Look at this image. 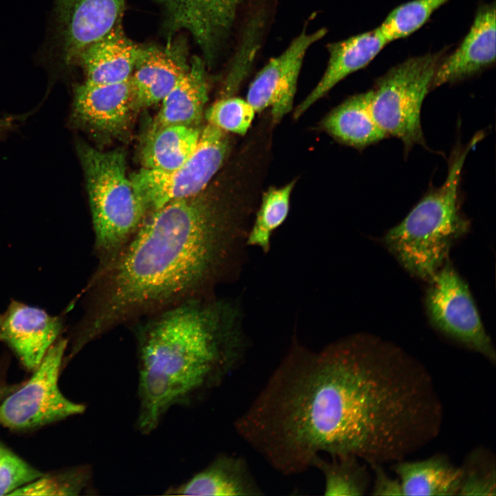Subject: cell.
<instances>
[{
    "label": "cell",
    "instance_id": "1",
    "mask_svg": "<svg viewBox=\"0 0 496 496\" xmlns=\"http://www.w3.org/2000/svg\"><path fill=\"white\" fill-rule=\"evenodd\" d=\"M233 239L223 209L200 194L149 211L131 239L100 264L85 339L206 295Z\"/></svg>",
    "mask_w": 496,
    "mask_h": 496
},
{
    "label": "cell",
    "instance_id": "2",
    "mask_svg": "<svg viewBox=\"0 0 496 496\" xmlns=\"http://www.w3.org/2000/svg\"><path fill=\"white\" fill-rule=\"evenodd\" d=\"M231 309L195 296L148 316L136 329L141 433H152L172 408L193 404L236 369L244 347Z\"/></svg>",
    "mask_w": 496,
    "mask_h": 496
},
{
    "label": "cell",
    "instance_id": "3",
    "mask_svg": "<svg viewBox=\"0 0 496 496\" xmlns=\"http://www.w3.org/2000/svg\"><path fill=\"white\" fill-rule=\"evenodd\" d=\"M477 141L473 137L465 145H456L444 183L429 190L383 238L400 265L426 281L446 262L453 242L468 230L469 221L460 209L459 186L466 158Z\"/></svg>",
    "mask_w": 496,
    "mask_h": 496
},
{
    "label": "cell",
    "instance_id": "4",
    "mask_svg": "<svg viewBox=\"0 0 496 496\" xmlns=\"http://www.w3.org/2000/svg\"><path fill=\"white\" fill-rule=\"evenodd\" d=\"M79 154L86 179L95 249L102 263L131 239L148 212L127 175L121 150L103 152L81 144Z\"/></svg>",
    "mask_w": 496,
    "mask_h": 496
},
{
    "label": "cell",
    "instance_id": "5",
    "mask_svg": "<svg viewBox=\"0 0 496 496\" xmlns=\"http://www.w3.org/2000/svg\"><path fill=\"white\" fill-rule=\"evenodd\" d=\"M440 61L435 54L410 58L380 77L371 89L375 121L388 137L400 139L407 152L416 145H426L421 109Z\"/></svg>",
    "mask_w": 496,
    "mask_h": 496
},
{
    "label": "cell",
    "instance_id": "6",
    "mask_svg": "<svg viewBox=\"0 0 496 496\" xmlns=\"http://www.w3.org/2000/svg\"><path fill=\"white\" fill-rule=\"evenodd\" d=\"M229 146L227 132L207 123L201 129L196 150L178 168L170 172L142 168L132 175L147 212L172 200L200 194L222 166Z\"/></svg>",
    "mask_w": 496,
    "mask_h": 496
},
{
    "label": "cell",
    "instance_id": "7",
    "mask_svg": "<svg viewBox=\"0 0 496 496\" xmlns=\"http://www.w3.org/2000/svg\"><path fill=\"white\" fill-rule=\"evenodd\" d=\"M67 340H59L50 347L31 378L0 403V425L26 430L81 414L83 404L67 399L58 386Z\"/></svg>",
    "mask_w": 496,
    "mask_h": 496
},
{
    "label": "cell",
    "instance_id": "8",
    "mask_svg": "<svg viewBox=\"0 0 496 496\" xmlns=\"http://www.w3.org/2000/svg\"><path fill=\"white\" fill-rule=\"evenodd\" d=\"M164 15L167 40L187 32L199 46L207 65L215 63L227 47L243 14L260 0H152Z\"/></svg>",
    "mask_w": 496,
    "mask_h": 496
},
{
    "label": "cell",
    "instance_id": "9",
    "mask_svg": "<svg viewBox=\"0 0 496 496\" xmlns=\"http://www.w3.org/2000/svg\"><path fill=\"white\" fill-rule=\"evenodd\" d=\"M428 282L425 305L433 325L495 364L494 346L468 285L448 260Z\"/></svg>",
    "mask_w": 496,
    "mask_h": 496
},
{
    "label": "cell",
    "instance_id": "10",
    "mask_svg": "<svg viewBox=\"0 0 496 496\" xmlns=\"http://www.w3.org/2000/svg\"><path fill=\"white\" fill-rule=\"evenodd\" d=\"M306 30L304 28L280 55L271 59L249 85L246 100L256 113L270 108L274 123L291 111L305 54L327 34L324 28L311 33Z\"/></svg>",
    "mask_w": 496,
    "mask_h": 496
},
{
    "label": "cell",
    "instance_id": "11",
    "mask_svg": "<svg viewBox=\"0 0 496 496\" xmlns=\"http://www.w3.org/2000/svg\"><path fill=\"white\" fill-rule=\"evenodd\" d=\"M127 0H58L63 57L77 60L83 50L121 23Z\"/></svg>",
    "mask_w": 496,
    "mask_h": 496
},
{
    "label": "cell",
    "instance_id": "12",
    "mask_svg": "<svg viewBox=\"0 0 496 496\" xmlns=\"http://www.w3.org/2000/svg\"><path fill=\"white\" fill-rule=\"evenodd\" d=\"M61 329L58 318L19 302H12L0 314V340L5 342L30 370L39 365Z\"/></svg>",
    "mask_w": 496,
    "mask_h": 496
},
{
    "label": "cell",
    "instance_id": "13",
    "mask_svg": "<svg viewBox=\"0 0 496 496\" xmlns=\"http://www.w3.org/2000/svg\"><path fill=\"white\" fill-rule=\"evenodd\" d=\"M186 45L172 39L165 46H143L130 77L134 106L158 104L189 65Z\"/></svg>",
    "mask_w": 496,
    "mask_h": 496
},
{
    "label": "cell",
    "instance_id": "14",
    "mask_svg": "<svg viewBox=\"0 0 496 496\" xmlns=\"http://www.w3.org/2000/svg\"><path fill=\"white\" fill-rule=\"evenodd\" d=\"M495 6L486 4L477 11L473 23L459 47L440 61L431 89L470 77L495 61Z\"/></svg>",
    "mask_w": 496,
    "mask_h": 496
},
{
    "label": "cell",
    "instance_id": "15",
    "mask_svg": "<svg viewBox=\"0 0 496 496\" xmlns=\"http://www.w3.org/2000/svg\"><path fill=\"white\" fill-rule=\"evenodd\" d=\"M388 43L378 27L328 43L327 68L316 86L296 107L293 117L298 119L339 82L366 67Z\"/></svg>",
    "mask_w": 496,
    "mask_h": 496
},
{
    "label": "cell",
    "instance_id": "16",
    "mask_svg": "<svg viewBox=\"0 0 496 496\" xmlns=\"http://www.w3.org/2000/svg\"><path fill=\"white\" fill-rule=\"evenodd\" d=\"M133 107L130 78L109 84L85 81L75 90V116L83 123L99 131L116 133L123 130Z\"/></svg>",
    "mask_w": 496,
    "mask_h": 496
},
{
    "label": "cell",
    "instance_id": "17",
    "mask_svg": "<svg viewBox=\"0 0 496 496\" xmlns=\"http://www.w3.org/2000/svg\"><path fill=\"white\" fill-rule=\"evenodd\" d=\"M172 495L254 496L264 495L242 457L217 455L206 467L185 482L165 492Z\"/></svg>",
    "mask_w": 496,
    "mask_h": 496
},
{
    "label": "cell",
    "instance_id": "18",
    "mask_svg": "<svg viewBox=\"0 0 496 496\" xmlns=\"http://www.w3.org/2000/svg\"><path fill=\"white\" fill-rule=\"evenodd\" d=\"M143 47L126 36L121 23L117 24L79 55L78 61L83 67L85 81L109 84L128 80Z\"/></svg>",
    "mask_w": 496,
    "mask_h": 496
},
{
    "label": "cell",
    "instance_id": "19",
    "mask_svg": "<svg viewBox=\"0 0 496 496\" xmlns=\"http://www.w3.org/2000/svg\"><path fill=\"white\" fill-rule=\"evenodd\" d=\"M206 63L194 57L186 71L163 98L151 130L167 125L198 127L208 99Z\"/></svg>",
    "mask_w": 496,
    "mask_h": 496
},
{
    "label": "cell",
    "instance_id": "20",
    "mask_svg": "<svg viewBox=\"0 0 496 496\" xmlns=\"http://www.w3.org/2000/svg\"><path fill=\"white\" fill-rule=\"evenodd\" d=\"M402 495H457L462 468L444 454H436L417 461L402 459L394 462Z\"/></svg>",
    "mask_w": 496,
    "mask_h": 496
},
{
    "label": "cell",
    "instance_id": "21",
    "mask_svg": "<svg viewBox=\"0 0 496 496\" xmlns=\"http://www.w3.org/2000/svg\"><path fill=\"white\" fill-rule=\"evenodd\" d=\"M371 101V90L351 96L325 116L324 128L340 142L358 149L387 138L373 116Z\"/></svg>",
    "mask_w": 496,
    "mask_h": 496
},
{
    "label": "cell",
    "instance_id": "22",
    "mask_svg": "<svg viewBox=\"0 0 496 496\" xmlns=\"http://www.w3.org/2000/svg\"><path fill=\"white\" fill-rule=\"evenodd\" d=\"M201 129L180 125L151 130L141 156L147 169L170 172L181 166L194 152Z\"/></svg>",
    "mask_w": 496,
    "mask_h": 496
},
{
    "label": "cell",
    "instance_id": "23",
    "mask_svg": "<svg viewBox=\"0 0 496 496\" xmlns=\"http://www.w3.org/2000/svg\"><path fill=\"white\" fill-rule=\"evenodd\" d=\"M354 456L331 457L326 459L318 456L312 467L318 468L324 476V495L330 496H362L371 484V477L365 464Z\"/></svg>",
    "mask_w": 496,
    "mask_h": 496
},
{
    "label": "cell",
    "instance_id": "24",
    "mask_svg": "<svg viewBox=\"0 0 496 496\" xmlns=\"http://www.w3.org/2000/svg\"><path fill=\"white\" fill-rule=\"evenodd\" d=\"M294 182L279 188H270L262 196L260 209L250 230L247 243L267 252L272 233L286 220Z\"/></svg>",
    "mask_w": 496,
    "mask_h": 496
},
{
    "label": "cell",
    "instance_id": "25",
    "mask_svg": "<svg viewBox=\"0 0 496 496\" xmlns=\"http://www.w3.org/2000/svg\"><path fill=\"white\" fill-rule=\"evenodd\" d=\"M449 0H412L393 9L378 27L389 43L420 28L432 14Z\"/></svg>",
    "mask_w": 496,
    "mask_h": 496
},
{
    "label": "cell",
    "instance_id": "26",
    "mask_svg": "<svg viewBox=\"0 0 496 496\" xmlns=\"http://www.w3.org/2000/svg\"><path fill=\"white\" fill-rule=\"evenodd\" d=\"M88 467H79L56 475L43 474L13 491L11 495H78L90 484Z\"/></svg>",
    "mask_w": 496,
    "mask_h": 496
},
{
    "label": "cell",
    "instance_id": "27",
    "mask_svg": "<svg viewBox=\"0 0 496 496\" xmlns=\"http://www.w3.org/2000/svg\"><path fill=\"white\" fill-rule=\"evenodd\" d=\"M462 468L458 495H496L494 458L484 449H477L467 457Z\"/></svg>",
    "mask_w": 496,
    "mask_h": 496
},
{
    "label": "cell",
    "instance_id": "28",
    "mask_svg": "<svg viewBox=\"0 0 496 496\" xmlns=\"http://www.w3.org/2000/svg\"><path fill=\"white\" fill-rule=\"evenodd\" d=\"M256 112L247 100L234 96L222 97L205 112L208 123L225 132L245 135Z\"/></svg>",
    "mask_w": 496,
    "mask_h": 496
},
{
    "label": "cell",
    "instance_id": "29",
    "mask_svg": "<svg viewBox=\"0 0 496 496\" xmlns=\"http://www.w3.org/2000/svg\"><path fill=\"white\" fill-rule=\"evenodd\" d=\"M42 475L39 471L7 450L0 457V495H10Z\"/></svg>",
    "mask_w": 496,
    "mask_h": 496
},
{
    "label": "cell",
    "instance_id": "30",
    "mask_svg": "<svg viewBox=\"0 0 496 496\" xmlns=\"http://www.w3.org/2000/svg\"><path fill=\"white\" fill-rule=\"evenodd\" d=\"M370 466L374 473L371 495H402V487L398 478H392L389 476L382 467V464H374Z\"/></svg>",
    "mask_w": 496,
    "mask_h": 496
},
{
    "label": "cell",
    "instance_id": "31",
    "mask_svg": "<svg viewBox=\"0 0 496 496\" xmlns=\"http://www.w3.org/2000/svg\"><path fill=\"white\" fill-rule=\"evenodd\" d=\"M6 126V123L5 122V121L0 119V132H1L5 128Z\"/></svg>",
    "mask_w": 496,
    "mask_h": 496
},
{
    "label": "cell",
    "instance_id": "32",
    "mask_svg": "<svg viewBox=\"0 0 496 496\" xmlns=\"http://www.w3.org/2000/svg\"><path fill=\"white\" fill-rule=\"evenodd\" d=\"M7 451L6 448L0 445V457L5 453V452Z\"/></svg>",
    "mask_w": 496,
    "mask_h": 496
}]
</instances>
